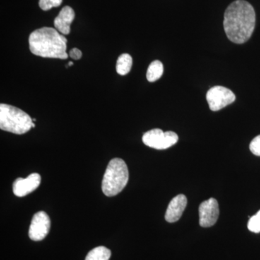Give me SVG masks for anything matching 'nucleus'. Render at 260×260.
Wrapping results in <instances>:
<instances>
[{
    "label": "nucleus",
    "instance_id": "obj_1",
    "mask_svg": "<svg viewBox=\"0 0 260 260\" xmlns=\"http://www.w3.org/2000/svg\"><path fill=\"white\" fill-rule=\"evenodd\" d=\"M256 14L250 3L244 0L233 2L224 14L223 26L228 39L237 44L250 39L255 28Z\"/></svg>",
    "mask_w": 260,
    "mask_h": 260
},
{
    "label": "nucleus",
    "instance_id": "obj_2",
    "mask_svg": "<svg viewBox=\"0 0 260 260\" xmlns=\"http://www.w3.org/2000/svg\"><path fill=\"white\" fill-rule=\"evenodd\" d=\"M29 47L34 55L44 58L66 59L68 40L55 28L43 27L30 34Z\"/></svg>",
    "mask_w": 260,
    "mask_h": 260
},
{
    "label": "nucleus",
    "instance_id": "obj_3",
    "mask_svg": "<svg viewBox=\"0 0 260 260\" xmlns=\"http://www.w3.org/2000/svg\"><path fill=\"white\" fill-rule=\"evenodd\" d=\"M129 180V171L126 162L121 158H114L109 162L102 181V190L107 197L120 193Z\"/></svg>",
    "mask_w": 260,
    "mask_h": 260
},
{
    "label": "nucleus",
    "instance_id": "obj_4",
    "mask_svg": "<svg viewBox=\"0 0 260 260\" xmlns=\"http://www.w3.org/2000/svg\"><path fill=\"white\" fill-rule=\"evenodd\" d=\"M34 121L27 113L8 104H0V129L23 135L32 127Z\"/></svg>",
    "mask_w": 260,
    "mask_h": 260
},
{
    "label": "nucleus",
    "instance_id": "obj_5",
    "mask_svg": "<svg viewBox=\"0 0 260 260\" xmlns=\"http://www.w3.org/2000/svg\"><path fill=\"white\" fill-rule=\"evenodd\" d=\"M179 137L172 131L164 133L160 129H153L145 133L143 136V143L150 148L165 150L177 143Z\"/></svg>",
    "mask_w": 260,
    "mask_h": 260
},
{
    "label": "nucleus",
    "instance_id": "obj_6",
    "mask_svg": "<svg viewBox=\"0 0 260 260\" xmlns=\"http://www.w3.org/2000/svg\"><path fill=\"white\" fill-rule=\"evenodd\" d=\"M206 99L210 110L218 112L235 102L236 95L230 89L218 85L208 90Z\"/></svg>",
    "mask_w": 260,
    "mask_h": 260
},
{
    "label": "nucleus",
    "instance_id": "obj_7",
    "mask_svg": "<svg viewBox=\"0 0 260 260\" xmlns=\"http://www.w3.org/2000/svg\"><path fill=\"white\" fill-rule=\"evenodd\" d=\"M51 227V220L49 215L44 211L38 212L32 217L28 236L35 242H39L45 239Z\"/></svg>",
    "mask_w": 260,
    "mask_h": 260
},
{
    "label": "nucleus",
    "instance_id": "obj_8",
    "mask_svg": "<svg viewBox=\"0 0 260 260\" xmlns=\"http://www.w3.org/2000/svg\"><path fill=\"white\" fill-rule=\"evenodd\" d=\"M200 225L202 227L213 226L216 223L219 217L218 203L215 198L203 202L200 205Z\"/></svg>",
    "mask_w": 260,
    "mask_h": 260
},
{
    "label": "nucleus",
    "instance_id": "obj_9",
    "mask_svg": "<svg viewBox=\"0 0 260 260\" xmlns=\"http://www.w3.org/2000/svg\"><path fill=\"white\" fill-rule=\"evenodd\" d=\"M42 178L37 173L30 174L28 177L18 178L13 183V193L17 197H24L36 190L41 184Z\"/></svg>",
    "mask_w": 260,
    "mask_h": 260
},
{
    "label": "nucleus",
    "instance_id": "obj_10",
    "mask_svg": "<svg viewBox=\"0 0 260 260\" xmlns=\"http://www.w3.org/2000/svg\"><path fill=\"white\" fill-rule=\"evenodd\" d=\"M187 205L185 195L179 194L173 198L168 206L165 218L169 223H174L180 219Z\"/></svg>",
    "mask_w": 260,
    "mask_h": 260
},
{
    "label": "nucleus",
    "instance_id": "obj_11",
    "mask_svg": "<svg viewBox=\"0 0 260 260\" xmlns=\"http://www.w3.org/2000/svg\"><path fill=\"white\" fill-rule=\"evenodd\" d=\"M75 16L73 8L64 7L54 20V25L56 30L63 35H68L70 32V25L74 20Z\"/></svg>",
    "mask_w": 260,
    "mask_h": 260
},
{
    "label": "nucleus",
    "instance_id": "obj_12",
    "mask_svg": "<svg viewBox=\"0 0 260 260\" xmlns=\"http://www.w3.org/2000/svg\"><path fill=\"white\" fill-rule=\"evenodd\" d=\"M133 66V58L128 54H122L116 61V70L118 74L126 75L129 73Z\"/></svg>",
    "mask_w": 260,
    "mask_h": 260
},
{
    "label": "nucleus",
    "instance_id": "obj_13",
    "mask_svg": "<svg viewBox=\"0 0 260 260\" xmlns=\"http://www.w3.org/2000/svg\"><path fill=\"white\" fill-rule=\"evenodd\" d=\"M162 73H164V65L161 61H153L149 65L146 74L147 80L150 83L155 82L161 78Z\"/></svg>",
    "mask_w": 260,
    "mask_h": 260
},
{
    "label": "nucleus",
    "instance_id": "obj_14",
    "mask_svg": "<svg viewBox=\"0 0 260 260\" xmlns=\"http://www.w3.org/2000/svg\"><path fill=\"white\" fill-rule=\"evenodd\" d=\"M112 252L105 246H98L89 251L85 260H109Z\"/></svg>",
    "mask_w": 260,
    "mask_h": 260
},
{
    "label": "nucleus",
    "instance_id": "obj_15",
    "mask_svg": "<svg viewBox=\"0 0 260 260\" xmlns=\"http://www.w3.org/2000/svg\"><path fill=\"white\" fill-rule=\"evenodd\" d=\"M248 229L251 232L260 233V210L249 219Z\"/></svg>",
    "mask_w": 260,
    "mask_h": 260
},
{
    "label": "nucleus",
    "instance_id": "obj_16",
    "mask_svg": "<svg viewBox=\"0 0 260 260\" xmlns=\"http://www.w3.org/2000/svg\"><path fill=\"white\" fill-rule=\"evenodd\" d=\"M62 0H39V7L41 9L47 11L52 8H57L60 6Z\"/></svg>",
    "mask_w": 260,
    "mask_h": 260
},
{
    "label": "nucleus",
    "instance_id": "obj_17",
    "mask_svg": "<svg viewBox=\"0 0 260 260\" xmlns=\"http://www.w3.org/2000/svg\"><path fill=\"white\" fill-rule=\"evenodd\" d=\"M249 149L254 155L260 156V135L252 140L249 145Z\"/></svg>",
    "mask_w": 260,
    "mask_h": 260
},
{
    "label": "nucleus",
    "instance_id": "obj_18",
    "mask_svg": "<svg viewBox=\"0 0 260 260\" xmlns=\"http://www.w3.org/2000/svg\"><path fill=\"white\" fill-rule=\"evenodd\" d=\"M69 55L75 60H78L82 57V51L80 49H77V48H74V49L70 51Z\"/></svg>",
    "mask_w": 260,
    "mask_h": 260
},
{
    "label": "nucleus",
    "instance_id": "obj_19",
    "mask_svg": "<svg viewBox=\"0 0 260 260\" xmlns=\"http://www.w3.org/2000/svg\"><path fill=\"white\" fill-rule=\"evenodd\" d=\"M72 65H73V63L72 62V61H69V64H68V66H72Z\"/></svg>",
    "mask_w": 260,
    "mask_h": 260
},
{
    "label": "nucleus",
    "instance_id": "obj_20",
    "mask_svg": "<svg viewBox=\"0 0 260 260\" xmlns=\"http://www.w3.org/2000/svg\"><path fill=\"white\" fill-rule=\"evenodd\" d=\"M35 127V124L34 123H32V128Z\"/></svg>",
    "mask_w": 260,
    "mask_h": 260
},
{
    "label": "nucleus",
    "instance_id": "obj_21",
    "mask_svg": "<svg viewBox=\"0 0 260 260\" xmlns=\"http://www.w3.org/2000/svg\"><path fill=\"white\" fill-rule=\"evenodd\" d=\"M32 121H36V119H32Z\"/></svg>",
    "mask_w": 260,
    "mask_h": 260
}]
</instances>
